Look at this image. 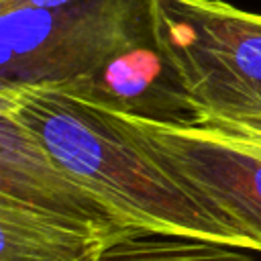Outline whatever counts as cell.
Masks as SVG:
<instances>
[{
    "instance_id": "cell-1",
    "label": "cell",
    "mask_w": 261,
    "mask_h": 261,
    "mask_svg": "<svg viewBox=\"0 0 261 261\" xmlns=\"http://www.w3.org/2000/svg\"><path fill=\"white\" fill-rule=\"evenodd\" d=\"M0 110L133 228L261 253V243L210 198L157 161L116 112L51 86L0 88Z\"/></svg>"
},
{
    "instance_id": "cell-2",
    "label": "cell",
    "mask_w": 261,
    "mask_h": 261,
    "mask_svg": "<svg viewBox=\"0 0 261 261\" xmlns=\"http://www.w3.org/2000/svg\"><path fill=\"white\" fill-rule=\"evenodd\" d=\"M153 22V0H71L0 8V88H67Z\"/></svg>"
},
{
    "instance_id": "cell-3",
    "label": "cell",
    "mask_w": 261,
    "mask_h": 261,
    "mask_svg": "<svg viewBox=\"0 0 261 261\" xmlns=\"http://www.w3.org/2000/svg\"><path fill=\"white\" fill-rule=\"evenodd\" d=\"M153 14L200 120L261 118V14L220 0H153Z\"/></svg>"
},
{
    "instance_id": "cell-4",
    "label": "cell",
    "mask_w": 261,
    "mask_h": 261,
    "mask_svg": "<svg viewBox=\"0 0 261 261\" xmlns=\"http://www.w3.org/2000/svg\"><path fill=\"white\" fill-rule=\"evenodd\" d=\"M116 114L157 161L261 243V149L202 126Z\"/></svg>"
},
{
    "instance_id": "cell-5",
    "label": "cell",
    "mask_w": 261,
    "mask_h": 261,
    "mask_svg": "<svg viewBox=\"0 0 261 261\" xmlns=\"http://www.w3.org/2000/svg\"><path fill=\"white\" fill-rule=\"evenodd\" d=\"M0 196L82 224L108 239L110 245L133 228L4 110H0Z\"/></svg>"
},
{
    "instance_id": "cell-6",
    "label": "cell",
    "mask_w": 261,
    "mask_h": 261,
    "mask_svg": "<svg viewBox=\"0 0 261 261\" xmlns=\"http://www.w3.org/2000/svg\"><path fill=\"white\" fill-rule=\"evenodd\" d=\"M61 90L145 120L188 126H196L200 120V108L161 49L155 14L153 22L126 49L88 77Z\"/></svg>"
},
{
    "instance_id": "cell-7",
    "label": "cell",
    "mask_w": 261,
    "mask_h": 261,
    "mask_svg": "<svg viewBox=\"0 0 261 261\" xmlns=\"http://www.w3.org/2000/svg\"><path fill=\"white\" fill-rule=\"evenodd\" d=\"M108 239L0 196V261H104Z\"/></svg>"
},
{
    "instance_id": "cell-8",
    "label": "cell",
    "mask_w": 261,
    "mask_h": 261,
    "mask_svg": "<svg viewBox=\"0 0 261 261\" xmlns=\"http://www.w3.org/2000/svg\"><path fill=\"white\" fill-rule=\"evenodd\" d=\"M104 261H261V253L196 237L130 228L106 249Z\"/></svg>"
},
{
    "instance_id": "cell-9",
    "label": "cell",
    "mask_w": 261,
    "mask_h": 261,
    "mask_svg": "<svg viewBox=\"0 0 261 261\" xmlns=\"http://www.w3.org/2000/svg\"><path fill=\"white\" fill-rule=\"evenodd\" d=\"M196 126L208 128L222 137H230L261 149V120H228V118H202Z\"/></svg>"
},
{
    "instance_id": "cell-10",
    "label": "cell",
    "mask_w": 261,
    "mask_h": 261,
    "mask_svg": "<svg viewBox=\"0 0 261 261\" xmlns=\"http://www.w3.org/2000/svg\"><path fill=\"white\" fill-rule=\"evenodd\" d=\"M71 0H0V8H12V6H33V8H51L61 6Z\"/></svg>"
}]
</instances>
